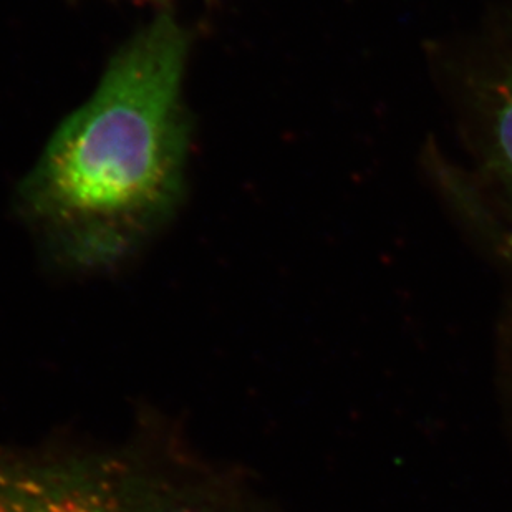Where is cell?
Here are the masks:
<instances>
[{"instance_id":"cell-1","label":"cell","mask_w":512,"mask_h":512,"mask_svg":"<svg viewBox=\"0 0 512 512\" xmlns=\"http://www.w3.org/2000/svg\"><path fill=\"white\" fill-rule=\"evenodd\" d=\"M188 44L168 15L145 25L25 178V214L65 266H115L178 204L188 153Z\"/></svg>"},{"instance_id":"cell-2","label":"cell","mask_w":512,"mask_h":512,"mask_svg":"<svg viewBox=\"0 0 512 512\" xmlns=\"http://www.w3.org/2000/svg\"><path fill=\"white\" fill-rule=\"evenodd\" d=\"M0 512H246L196 466L135 450L0 445Z\"/></svg>"},{"instance_id":"cell-3","label":"cell","mask_w":512,"mask_h":512,"mask_svg":"<svg viewBox=\"0 0 512 512\" xmlns=\"http://www.w3.org/2000/svg\"><path fill=\"white\" fill-rule=\"evenodd\" d=\"M466 113L484 171L512 196V42L469 78Z\"/></svg>"}]
</instances>
